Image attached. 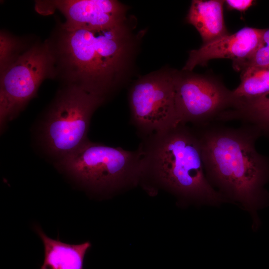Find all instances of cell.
I'll return each instance as SVG.
<instances>
[{"label": "cell", "mask_w": 269, "mask_h": 269, "mask_svg": "<svg viewBox=\"0 0 269 269\" xmlns=\"http://www.w3.org/2000/svg\"><path fill=\"white\" fill-rule=\"evenodd\" d=\"M47 41L54 58L55 78L108 100L127 80L138 37L127 20L100 29H68L59 24Z\"/></svg>", "instance_id": "6da1fadb"}, {"label": "cell", "mask_w": 269, "mask_h": 269, "mask_svg": "<svg viewBox=\"0 0 269 269\" xmlns=\"http://www.w3.org/2000/svg\"><path fill=\"white\" fill-rule=\"evenodd\" d=\"M193 128L200 141L208 180L225 199L248 211L257 229L260 223L257 211L269 205L265 188L269 181V158L259 153L255 146L261 133L245 123L237 128L210 123Z\"/></svg>", "instance_id": "7a4b0ae2"}, {"label": "cell", "mask_w": 269, "mask_h": 269, "mask_svg": "<svg viewBox=\"0 0 269 269\" xmlns=\"http://www.w3.org/2000/svg\"><path fill=\"white\" fill-rule=\"evenodd\" d=\"M140 181L150 193L159 188L199 203L217 205L225 198L211 185L204 171L197 134L187 125L142 138Z\"/></svg>", "instance_id": "3957f363"}, {"label": "cell", "mask_w": 269, "mask_h": 269, "mask_svg": "<svg viewBox=\"0 0 269 269\" xmlns=\"http://www.w3.org/2000/svg\"><path fill=\"white\" fill-rule=\"evenodd\" d=\"M141 162L138 147L128 150L88 139L55 166L84 188L106 194L135 186L140 181Z\"/></svg>", "instance_id": "277c9868"}, {"label": "cell", "mask_w": 269, "mask_h": 269, "mask_svg": "<svg viewBox=\"0 0 269 269\" xmlns=\"http://www.w3.org/2000/svg\"><path fill=\"white\" fill-rule=\"evenodd\" d=\"M107 100L74 85H62L39 123V145L54 163L89 139L92 116Z\"/></svg>", "instance_id": "5b68a950"}, {"label": "cell", "mask_w": 269, "mask_h": 269, "mask_svg": "<svg viewBox=\"0 0 269 269\" xmlns=\"http://www.w3.org/2000/svg\"><path fill=\"white\" fill-rule=\"evenodd\" d=\"M55 77L54 58L47 40L33 43L0 73L1 132L36 96L42 82Z\"/></svg>", "instance_id": "8992f818"}, {"label": "cell", "mask_w": 269, "mask_h": 269, "mask_svg": "<svg viewBox=\"0 0 269 269\" xmlns=\"http://www.w3.org/2000/svg\"><path fill=\"white\" fill-rule=\"evenodd\" d=\"M176 72L159 70L142 76L131 86V123L142 139L180 124L175 104Z\"/></svg>", "instance_id": "52a82bcc"}, {"label": "cell", "mask_w": 269, "mask_h": 269, "mask_svg": "<svg viewBox=\"0 0 269 269\" xmlns=\"http://www.w3.org/2000/svg\"><path fill=\"white\" fill-rule=\"evenodd\" d=\"M175 104L180 124L196 126L217 120L240 101L216 78L182 70L176 74Z\"/></svg>", "instance_id": "ba28073f"}, {"label": "cell", "mask_w": 269, "mask_h": 269, "mask_svg": "<svg viewBox=\"0 0 269 269\" xmlns=\"http://www.w3.org/2000/svg\"><path fill=\"white\" fill-rule=\"evenodd\" d=\"M44 10L54 8L65 16L60 25L68 29H100L113 27L127 20V7L115 0H57L38 1Z\"/></svg>", "instance_id": "9c48e42d"}, {"label": "cell", "mask_w": 269, "mask_h": 269, "mask_svg": "<svg viewBox=\"0 0 269 269\" xmlns=\"http://www.w3.org/2000/svg\"><path fill=\"white\" fill-rule=\"evenodd\" d=\"M265 29L244 27L199 49L190 50L182 71L191 72L197 65L205 66L210 60L227 58L233 61L234 70L246 61L260 46Z\"/></svg>", "instance_id": "30bf717a"}, {"label": "cell", "mask_w": 269, "mask_h": 269, "mask_svg": "<svg viewBox=\"0 0 269 269\" xmlns=\"http://www.w3.org/2000/svg\"><path fill=\"white\" fill-rule=\"evenodd\" d=\"M222 0H193L186 17L199 33L203 44L229 34L223 14Z\"/></svg>", "instance_id": "8fae6325"}, {"label": "cell", "mask_w": 269, "mask_h": 269, "mask_svg": "<svg viewBox=\"0 0 269 269\" xmlns=\"http://www.w3.org/2000/svg\"><path fill=\"white\" fill-rule=\"evenodd\" d=\"M35 230L44 249V261L40 269H83L84 257L91 247L89 242L69 244L48 237L38 226Z\"/></svg>", "instance_id": "7c38bea8"}, {"label": "cell", "mask_w": 269, "mask_h": 269, "mask_svg": "<svg viewBox=\"0 0 269 269\" xmlns=\"http://www.w3.org/2000/svg\"><path fill=\"white\" fill-rule=\"evenodd\" d=\"M233 91L240 103L269 93V66H251L242 70L241 83Z\"/></svg>", "instance_id": "4fadbf2b"}, {"label": "cell", "mask_w": 269, "mask_h": 269, "mask_svg": "<svg viewBox=\"0 0 269 269\" xmlns=\"http://www.w3.org/2000/svg\"><path fill=\"white\" fill-rule=\"evenodd\" d=\"M236 120L253 125L261 133L269 135V93L242 102L238 109L231 111L227 116V121Z\"/></svg>", "instance_id": "5bb4252c"}, {"label": "cell", "mask_w": 269, "mask_h": 269, "mask_svg": "<svg viewBox=\"0 0 269 269\" xmlns=\"http://www.w3.org/2000/svg\"><path fill=\"white\" fill-rule=\"evenodd\" d=\"M33 43L24 38L1 30L0 33V74L27 50Z\"/></svg>", "instance_id": "9a60e30c"}, {"label": "cell", "mask_w": 269, "mask_h": 269, "mask_svg": "<svg viewBox=\"0 0 269 269\" xmlns=\"http://www.w3.org/2000/svg\"><path fill=\"white\" fill-rule=\"evenodd\" d=\"M251 66H269V29H265L262 42L253 55L240 65L236 69L242 71L248 67Z\"/></svg>", "instance_id": "2e32d148"}, {"label": "cell", "mask_w": 269, "mask_h": 269, "mask_svg": "<svg viewBox=\"0 0 269 269\" xmlns=\"http://www.w3.org/2000/svg\"><path fill=\"white\" fill-rule=\"evenodd\" d=\"M255 3L253 0H226L224 1L226 7L229 10H237L244 12Z\"/></svg>", "instance_id": "e0dca14e"}]
</instances>
